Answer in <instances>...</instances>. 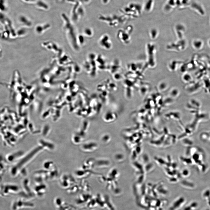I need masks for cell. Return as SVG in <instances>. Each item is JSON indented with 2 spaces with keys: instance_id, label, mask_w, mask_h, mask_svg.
I'll use <instances>...</instances> for the list:
<instances>
[{
  "instance_id": "7",
  "label": "cell",
  "mask_w": 210,
  "mask_h": 210,
  "mask_svg": "<svg viewBox=\"0 0 210 210\" xmlns=\"http://www.w3.org/2000/svg\"><path fill=\"white\" fill-rule=\"evenodd\" d=\"M36 6L39 8L44 10H46L49 8L48 4L46 2L42 0L38 1L36 3Z\"/></svg>"
},
{
  "instance_id": "14",
  "label": "cell",
  "mask_w": 210,
  "mask_h": 210,
  "mask_svg": "<svg viewBox=\"0 0 210 210\" xmlns=\"http://www.w3.org/2000/svg\"><path fill=\"white\" fill-rule=\"evenodd\" d=\"M189 171L187 169L184 170L183 172V174L185 176H187L189 174Z\"/></svg>"
},
{
  "instance_id": "1",
  "label": "cell",
  "mask_w": 210,
  "mask_h": 210,
  "mask_svg": "<svg viewBox=\"0 0 210 210\" xmlns=\"http://www.w3.org/2000/svg\"><path fill=\"white\" fill-rule=\"evenodd\" d=\"M96 55L93 52L89 53L83 63V67L85 70L91 76L95 75L98 70L95 62Z\"/></svg>"
},
{
  "instance_id": "15",
  "label": "cell",
  "mask_w": 210,
  "mask_h": 210,
  "mask_svg": "<svg viewBox=\"0 0 210 210\" xmlns=\"http://www.w3.org/2000/svg\"><path fill=\"white\" fill-rule=\"evenodd\" d=\"M24 1L27 2H34L35 1V0H23Z\"/></svg>"
},
{
  "instance_id": "9",
  "label": "cell",
  "mask_w": 210,
  "mask_h": 210,
  "mask_svg": "<svg viewBox=\"0 0 210 210\" xmlns=\"http://www.w3.org/2000/svg\"><path fill=\"white\" fill-rule=\"evenodd\" d=\"M179 94L178 91L176 88L172 89L170 92V95L173 97H177Z\"/></svg>"
},
{
  "instance_id": "6",
  "label": "cell",
  "mask_w": 210,
  "mask_h": 210,
  "mask_svg": "<svg viewBox=\"0 0 210 210\" xmlns=\"http://www.w3.org/2000/svg\"><path fill=\"white\" fill-rule=\"evenodd\" d=\"M83 35L87 38H91L94 35V32L93 29L90 27L85 28L83 31Z\"/></svg>"
},
{
  "instance_id": "4",
  "label": "cell",
  "mask_w": 210,
  "mask_h": 210,
  "mask_svg": "<svg viewBox=\"0 0 210 210\" xmlns=\"http://www.w3.org/2000/svg\"><path fill=\"white\" fill-rule=\"evenodd\" d=\"M95 62L98 70L107 71L109 64L105 57L101 54L97 55Z\"/></svg>"
},
{
  "instance_id": "2",
  "label": "cell",
  "mask_w": 210,
  "mask_h": 210,
  "mask_svg": "<svg viewBox=\"0 0 210 210\" xmlns=\"http://www.w3.org/2000/svg\"><path fill=\"white\" fill-rule=\"evenodd\" d=\"M131 27H127L124 29L119 30L116 34L118 40L122 43L128 44L130 42L131 35L132 31Z\"/></svg>"
},
{
  "instance_id": "11",
  "label": "cell",
  "mask_w": 210,
  "mask_h": 210,
  "mask_svg": "<svg viewBox=\"0 0 210 210\" xmlns=\"http://www.w3.org/2000/svg\"><path fill=\"white\" fill-rule=\"evenodd\" d=\"M167 83L164 82H162L160 83L159 85H158V88L159 89L162 90H165V88H167Z\"/></svg>"
},
{
  "instance_id": "13",
  "label": "cell",
  "mask_w": 210,
  "mask_h": 210,
  "mask_svg": "<svg viewBox=\"0 0 210 210\" xmlns=\"http://www.w3.org/2000/svg\"><path fill=\"white\" fill-rule=\"evenodd\" d=\"M201 44V42L198 41H196L194 43L195 46L197 48L200 47Z\"/></svg>"
},
{
  "instance_id": "10",
  "label": "cell",
  "mask_w": 210,
  "mask_h": 210,
  "mask_svg": "<svg viewBox=\"0 0 210 210\" xmlns=\"http://www.w3.org/2000/svg\"><path fill=\"white\" fill-rule=\"evenodd\" d=\"M113 77L114 79L116 80H119L122 77L121 74L120 72H118L113 74Z\"/></svg>"
},
{
  "instance_id": "5",
  "label": "cell",
  "mask_w": 210,
  "mask_h": 210,
  "mask_svg": "<svg viewBox=\"0 0 210 210\" xmlns=\"http://www.w3.org/2000/svg\"><path fill=\"white\" fill-rule=\"evenodd\" d=\"M121 68L122 65L120 61L117 59H115L109 64L107 71L113 74L120 72Z\"/></svg>"
},
{
  "instance_id": "12",
  "label": "cell",
  "mask_w": 210,
  "mask_h": 210,
  "mask_svg": "<svg viewBox=\"0 0 210 210\" xmlns=\"http://www.w3.org/2000/svg\"><path fill=\"white\" fill-rule=\"evenodd\" d=\"M183 79L184 81H188L190 79V77L188 74H186L183 75Z\"/></svg>"
},
{
  "instance_id": "16",
  "label": "cell",
  "mask_w": 210,
  "mask_h": 210,
  "mask_svg": "<svg viewBox=\"0 0 210 210\" xmlns=\"http://www.w3.org/2000/svg\"></svg>"
},
{
  "instance_id": "3",
  "label": "cell",
  "mask_w": 210,
  "mask_h": 210,
  "mask_svg": "<svg viewBox=\"0 0 210 210\" xmlns=\"http://www.w3.org/2000/svg\"><path fill=\"white\" fill-rule=\"evenodd\" d=\"M98 43L102 48L105 50H110L113 46L112 40L110 36L107 34H104L100 36Z\"/></svg>"
},
{
  "instance_id": "8",
  "label": "cell",
  "mask_w": 210,
  "mask_h": 210,
  "mask_svg": "<svg viewBox=\"0 0 210 210\" xmlns=\"http://www.w3.org/2000/svg\"><path fill=\"white\" fill-rule=\"evenodd\" d=\"M158 32V31L155 29H151L150 32V35L152 39H155L157 38Z\"/></svg>"
}]
</instances>
